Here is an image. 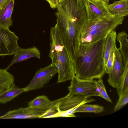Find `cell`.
<instances>
[{
	"label": "cell",
	"instance_id": "9c48e42d",
	"mask_svg": "<svg viewBox=\"0 0 128 128\" xmlns=\"http://www.w3.org/2000/svg\"><path fill=\"white\" fill-rule=\"evenodd\" d=\"M88 20H93L112 14L101 0H82Z\"/></svg>",
	"mask_w": 128,
	"mask_h": 128
},
{
	"label": "cell",
	"instance_id": "5b68a950",
	"mask_svg": "<svg viewBox=\"0 0 128 128\" xmlns=\"http://www.w3.org/2000/svg\"><path fill=\"white\" fill-rule=\"evenodd\" d=\"M71 80L70 85L68 88V93L80 94L88 97L92 96H99L98 88L96 80H80L75 75Z\"/></svg>",
	"mask_w": 128,
	"mask_h": 128
},
{
	"label": "cell",
	"instance_id": "4316f807",
	"mask_svg": "<svg viewBox=\"0 0 128 128\" xmlns=\"http://www.w3.org/2000/svg\"><path fill=\"white\" fill-rule=\"evenodd\" d=\"M58 0V3L59 4V3L61 2H63V1L64 0Z\"/></svg>",
	"mask_w": 128,
	"mask_h": 128
},
{
	"label": "cell",
	"instance_id": "3957f363",
	"mask_svg": "<svg viewBox=\"0 0 128 128\" xmlns=\"http://www.w3.org/2000/svg\"><path fill=\"white\" fill-rule=\"evenodd\" d=\"M124 17L111 14L93 20H87L80 33V44L92 43L106 38L121 24Z\"/></svg>",
	"mask_w": 128,
	"mask_h": 128
},
{
	"label": "cell",
	"instance_id": "44dd1931",
	"mask_svg": "<svg viewBox=\"0 0 128 128\" xmlns=\"http://www.w3.org/2000/svg\"><path fill=\"white\" fill-rule=\"evenodd\" d=\"M96 81L98 88L99 96L109 102H112L111 100L108 95L102 78H98Z\"/></svg>",
	"mask_w": 128,
	"mask_h": 128
},
{
	"label": "cell",
	"instance_id": "d4e9b609",
	"mask_svg": "<svg viewBox=\"0 0 128 128\" xmlns=\"http://www.w3.org/2000/svg\"><path fill=\"white\" fill-rule=\"evenodd\" d=\"M10 0H0V8L2 7Z\"/></svg>",
	"mask_w": 128,
	"mask_h": 128
},
{
	"label": "cell",
	"instance_id": "52a82bcc",
	"mask_svg": "<svg viewBox=\"0 0 128 128\" xmlns=\"http://www.w3.org/2000/svg\"><path fill=\"white\" fill-rule=\"evenodd\" d=\"M57 73V68L52 64L40 69L36 72L29 84L24 88L26 92L42 88Z\"/></svg>",
	"mask_w": 128,
	"mask_h": 128
},
{
	"label": "cell",
	"instance_id": "7c38bea8",
	"mask_svg": "<svg viewBox=\"0 0 128 128\" xmlns=\"http://www.w3.org/2000/svg\"><path fill=\"white\" fill-rule=\"evenodd\" d=\"M14 0H10L0 8V26L9 29L12 25L11 16L14 9Z\"/></svg>",
	"mask_w": 128,
	"mask_h": 128
},
{
	"label": "cell",
	"instance_id": "4fadbf2b",
	"mask_svg": "<svg viewBox=\"0 0 128 128\" xmlns=\"http://www.w3.org/2000/svg\"><path fill=\"white\" fill-rule=\"evenodd\" d=\"M104 4L105 7L112 14H119L124 17L128 14V0L114 1L111 4Z\"/></svg>",
	"mask_w": 128,
	"mask_h": 128
},
{
	"label": "cell",
	"instance_id": "7a4b0ae2",
	"mask_svg": "<svg viewBox=\"0 0 128 128\" xmlns=\"http://www.w3.org/2000/svg\"><path fill=\"white\" fill-rule=\"evenodd\" d=\"M50 48L49 56L57 68V83L71 80L75 75L74 64L62 40L57 24L50 29Z\"/></svg>",
	"mask_w": 128,
	"mask_h": 128
},
{
	"label": "cell",
	"instance_id": "7402d4cb",
	"mask_svg": "<svg viewBox=\"0 0 128 128\" xmlns=\"http://www.w3.org/2000/svg\"><path fill=\"white\" fill-rule=\"evenodd\" d=\"M128 102V90L125 91L120 96L118 100L114 107V112H116Z\"/></svg>",
	"mask_w": 128,
	"mask_h": 128
},
{
	"label": "cell",
	"instance_id": "2e32d148",
	"mask_svg": "<svg viewBox=\"0 0 128 128\" xmlns=\"http://www.w3.org/2000/svg\"><path fill=\"white\" fill-rule=\"evenodd\" d=\"M6 68L0 69V94L10 88L14 84V77Z\"/></svg>",
	"mask_w": 128,
	"mask_h": 128
},
{
	"label": "cell",
	"instance_id": "ffe728a7",
	"mask_svg": "<svg viewBox=\"0 0 128 128\" xmlns=\"http://www.w3.org/2000/svg\"><path fill=\"white\" fill-rule=\"evenodd\" d=\"M48 97L44 95L38 96L28 103L29 106L36 108L42 106L50 103Z\"/></svg>",
	"mask_w": 128,
	"mask_h": 128
},
{
	"label": "cell",
	"instance_id": "277c9868",
	"mask_svg": "<svg viewBox=\"0 0 128 128\" xmlns=\"http://www.w3.org/2000/svg\"><path fill=\"white\" fill-rule=\"evenodd\" d=\"M78 94L68 93L65 96L59 99L57 106L61 112L62 117H76L74 114L76 109L81 104L95 101L93 98Z\"/></svg>",
	"mask_w": 128,
	"mask_h": 128
},
{
	"label": "cell",
	"instance_id": "484cf974",
	"mask_svg": "<svg viewBox=\"0 0 128 128\" xmlns=\"http://www.w3.org/2000/svg\"><path fill=\"white\" fill-rule=\"evenodd\" d=\"M102 2L104 4H108L109 1L110 0H101Z\"/></svg>",
	"mask_w": 128,
	"mask_h": 128
},
{
	"label": "cell",
	"instance_id": "603a6c76",
	"mask_svg": "<svg viewBox=\"0 0 128 128\" xmlns=\"http://www.w3.org/2000/svg\"><path fill=\"white\" fill-rule=\"evenodd\" d=\"M116 47L115 46L112 50L105 66V72L108 74L110 72L113 67Z\"/></svg>",
	"mask_w": 128,
	"mask_h": 128
},
{
	"label": "cell",
	"instance_id": "9a60e30c",
	"mask_svg": "<svg viewBox=\"0 0 128 128\" xmlns=\"http://www.w3.org/2000/svg\"><path fill=\"white\" fill-rule=\"evenodd\" d=\"M128 36L124 31L120 32L117 35L116 39L120 44V51L124 66L128 63Z\"/></svg>",
	"mask_w": 128,
	"mask_h": 128
},
{
	"label": "cell",
	"instance_id": "cb8c5ba5",
	"mask_svg": "<svg viewBox=\"0 0 128 128\" xmlns=\"http://www.w3.org/2000/svg\"><path fill=\"white\" fill-rule=\"evenodd\" d=\"M50 5V7L53 9L56 8L58 4L57 0H45Z\"/></svg>",
	"mask_w": 128,
	"mask_h": 128
},
{
	"label": "cell",
	"instance_id": "ac0fdd59",
	"mask_svg": "<svg viewBox=\"0 0 128 128\" xmlns=\"http://www.w3.org/2000/svg\"><path fill=\"white\" fill-rule=\"evenodd\" d=\"M104 110L102 106L97 104H83L78 107L74 113L77 112H90L95 113L101 112Z\"/></svg>",
	"mask_w": 128,
	"mask_h": 128
},
{
	"label": "cell",
	"instance_id": "e0dca14e",
	"mask_svg": "<svg viewBox=\"0 0 128 128\" xmlns=\"http://www.w3.org/2000/svg\"><path fill=\"white\" fill-rule=\"evenodd\" d=\"M117 35L116 32L114 30L110 33L106 38L104 54L105 67L112 50L116 46V42Z\"/></svg>",
	"mask_w": 128,
	"mask_h": 128
},
{
	"label": "cell",
	"instance_id": "ba28073f",
	"mask_svg": "<svg viewBox=\"0 0 128 128\" xmlns=\"http://www.w3.org/2000/svg\"><path fill=\"white\" fill-rule=\"evenodd\" d=\"M58 101V99L39 107L28 106L26 108H20L13 110L12 116L14 118L16 119L40 118L42 116L55 106Z\"/></svg>",
	"mask_w": 128,
	"mask_h": 128
},
{
	"label": "cell",
	"instance_id": "8992f818",
	"mask_svg": "<svg viewBox=\"0 0 128 128\" xmlns=\"http://www.w3.org/2000/svg\"><path fill=\"white\" fill-rule=\"evenodd\" d=\"M18 39L9 29L0 26V56L14 55L19 48Z\"/></svg>",
	"mask_w": 128,
	"mask_h": 128
},
{
	"label": "cell",
	"instance_id": "6da1fadb",
	"mask_svg": "<svg viewBox=\"0 0 128 128\" xmlns=\"http://www.w3.org/2000/svg\"><path fill=\"white\" fill-rule=\"evenodd\" d=\"M106 38L92 43L80 44L73 60L74 74L78 78L90 80L104 76L106 73L104 54Z\"/></svg>",
	"mask_w": 128,
	"mask_h": 128
},
{
	"label": "cell",
	"instance_id": "d6986e66",
	"mask_svg": "<svg viewBox=\"0 0 128 128\" xmlns=\"http://www.w3.org/2000/svg\"><path fill=\"white\" fill-rule=\"evenodd\" d=\"M124 74L120 83L116 88L119 97L128 90V63L124 66Z\"/></svg>",
	"mask_w": 128,
	"mask_h": 128
},
{
	"label": "cell",
	"instance_id": "30bf717a",
	"mask_svg": "<svg viewBox=\"0 0 128 128\" xmlns=\"http://www.w3.org/2000/svg\"><path fill=\"white\" fill-rule=\"evenodd\" d=\"M124 69L121 54L119 48L116 47L113 67L110 72L108 74V80L110 86L115 88H118L122 77Z\"/></svg>",
	"mask_w": 128,
	"mask_h": 128
},
{
	"label": "cell",
	"instance_id": "5bb4252c",
	"mask_svg": "<svg viewBox=\"0 0 128 128\" xmlns=\"http://www.w3.org/2000/svg\"><path fill=\"white\" fill-rule=\"evenodd\" d=\"M24 92H26L24 88H20L14 83L10 88L0 94V103L8 102Z\"/></svg>",
	"mask_w": 128,
	"mask_h": 128
},
{
	"label": "cell",
	"instance_id": "8fae6325",
	"mask_svg": "<svg viewBox=\"0 0 128 128\" xmlns=\"http://www.w3.org/2000/svg\"><path fill=\"white\" fill-rule=\"evenodd\" d=\"M14 55L10 64L6 68L7 70L14 64L31 58L36 57L40 59V54L39 50L34 46L25 49L19 47Z\"/></svg>",
	"mask_w": 128,
	"mask_h": 128
}]
</instances>
